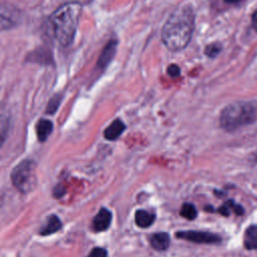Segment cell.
Listing matches in <instances>:
<instances>
[{
	"mask_svg": "<svg viewBox=\"0 0 257 257\" xmlns=\"http://www.w3.org/2000/svg\"><path fill=\"white\" fill-rule=\"evenodd\" d=\"M195 27V13L191 5H180L167 19L162 30V40L172 51H180L191 41Z\"/></svg>",
	"mask_w": 257,
	"mask_h": 257,
	"instance_id": "1",
	"label": "cell"
},
{
	"mask_svg": "<svg viewBox=\"0 0 257 257\" xmlns=\"http://www.w3.org/2000/svg\"><path fill=\"white\" fill-rule=\"evenodd\" d=\"M82 5L78 2H68L58 7L49 17V24L57 42L68 46L74 39L79 23Z\"/></svg>",
	"mask_w": 257,
	"mask_h": 257,
	"instance_id": "2",
	"label": "cell"
},
{
	"mask_svg": "<svg viewBox=\"0 0 257 257\" xmlns=\"http://www.w3.org/2000/svg\"><path fill=\"white\" fill-rule=\"evenodd\" d=\"M257 118V101H234L226 105L220 113V125L227 132H233L252 123Z\"/></svg>",
	"mask_w": 257,
	"mask_h": 257,
	"instance_id": "3",
	"label": "cell"
},
{
	"mask_svg": "<svg viewBox=\"0 0 257 257\" xmlns=\"http://www.w3.org/2000/svg\"><path fill=\"white\" fill-rule=\"evenodd\" d=\"M13 186L21 193L31 192L36 184L35 165L30 160H23L16 165L11 172Z\"/></svg>",
	"mask_w": 257,
	"mask_h": 257,
	"instance_id": "4",
	"label": "cell"
},
{
	"mask_svg": "<svg viewBox=\"0 0 257 257\" xmlns=\"http://www.w3.org/2000/svg\"><path fill=\"white\" fill-rule=\"evenodd\" d=\"M176 238L187 240L193 243L198 244H217L221 242V237L217 234L203 231H195V230H186V231H178L175 234Z\"/></svg>",
	"mask_w": 257,
	"mask_h": 257,
	"instance_id": "5",
	"label": "cell"
},
{
	"mask_svg": "<svg viewBox=\"0 0 257 257\" xmlns=\"http://www.w3.org/2000/svg\"><path fill=\"white\" fill-rule=\"evenodd\" d=\"M112 219L111 212L106 208H101L92 220V229L94 232H102L108 229Z\"/></svg>",
	"mask_w": 257,
	"mask_h": 257,
	"instance_id": "6",
	"label": "cell"
},
{
	"mask_svg": "<svg viewBox=\"0 0 257 257\" xmlns=\"http://www.w3.org/2000/svg\"><path fill=\"white\" fill-rule=\"evenodd\" d=\"M19 18V12L16 9L2 5L1 8V27L2 29H9L10 27L14 26Z\"/></svg>",
	"mask_w": 257,
	"mask_h": 257,
	"instance_id": "7",
	"label": "cell"
},
{
	"mask_svg": "<svg viewBox=\"0 0 257 257\" xmlns=\"http://www.w3.org/2000/svg\"><path fill=\"white\" fill-rule=\"evenodd\" d=\"M116 44L117 42L115 40H110L103 48L97 62V67L104 68L113 58L115 51H116Z\"/></svg>",
	"mask_w": 257,
	"mask_h": 257,
	"instance_id": "8",
	"label": "cell"
},
{
	"mask_svg": "<svg viewBox=\"0 0 257 257\" xmlns=\"http://www.w3.org/2000/svg\"><path fill=\"white\" fill-rule=\"evenodd\" d=\"M151 246L157 251H165L170 246V236L166 232H158L150 237Z\"/></svg>",
	"mask_w": 257,
	"mask_h": 257,
	"instance_id": "9",
	"label": "cell"
},
{
	"mask_svg": "<svg viewBox=\"0 0 257 257\" xmlns=\"http://www.w3.org/2000/svg\"><path fill=\"white\" fill-rule=\"evenodd\" d=\"M125 130V125L119 118L114 119L103 132V137L108 141L116 140Z\"/></svg>",
	"mask_w": 257,
	"mask_h": 257,
	"instance_id": "10",
	"label": "cell"
},
{
	"mask_svg": "<svg viewBox=\"0 0 257 257\" xmlns=\"http://www.w3.org/2000/svg\"><path fill=\"white\" fill-rule=\"evenodd\" d=\"M62 228V222L56 215H50L47 218L44 226L39 230V234L42 236H47L58 232Z\"/></svg>",
	"mask_w": 257,
	"mask_h": 257,
	"instance_id": "11",
	"label": "cell"
},
{
	"mask_svg": "<svg viewBox=\"0 0 257 257\" xmlns=\"http://www.w3.org/2000/svg\"><path fill=\"white\" fill-rule=\"evenodd\" d=\"M53 128V124L51 120L46 118H41L37 121L36 124V135L39 142H45L49 137Z\"/></svg>",
	"mask_w": 257,
	"mask_h": 257,
	"instance_id": "12",
	"label": "cell"
},
{
	"mask_svg": "<svg viewBox=\"0 0 257 257\" xmlns=\"http://www.w3.org/2000/svg\"><path fill=\"white\" fill-rule=\"evenodd\" d=\"M155 214L148 212L146 210L140 209L135 213V221L137 226L141 228H148L155 222Z\"/></svg>",
	"mask_w": 257,
	"mask_h": 257,
	"instance_id": "13",
	"label": "cell"
},
{
	"mask_svg": "<svg viewBox=\"0 0 257 257\" xmlns=\"http://www.w3.org/2000/svg\"><path fill=\"white\" fill-rule=\"evenodd\" d=\"M244 246L248 250L257 249V225H250L245 230Z\"/></svg>",
	"mask_w": 257,
	"mask_h": 257,
	"instance_id": "14",
	"label": "cell"
},
{
	"mask_svg": "<svg viewBox=\"0 0 257 257\" xmlns=\"http://www.w3.org/2000/svg\"><path fill=\"white\" fill-rule=\"evenodd\" d=\"M180 215L188 220H194V219H196L198 212H197L196 207L193 204L185 203V204H183V206L180 210Z\"/></svg>",
	"mask_w": 257,
	"mask_h": 257,
	"instance_id": "15",
	"label": "cell"
},
{
	"mask_svg": "<svg viewBox=\"0 0 257 257\" xmlns=\"http://www.w3.org/2000/svg\"><path fill=\"white\" fill-rule=\"evenodd\" d=\"M221 49H222V46L219 43H211L206 46L205 54L209 57H215L220 53Z\"/></svg>",
	"mask_w": 257,
	"mask_h": 257,
	"instance_id": "16",
	"label": "cell"
},
{
	"mask_svg": "<svg viewBox=\"0 0 257 257\" xmlns=\"http://www.w3.org/2000/svg\"><path fill=\"white\" fill-rule=\"evenodd\" d=\"M86 257H107V251L101 247H94Z\"/></svg>",
	"mask_w": 257,
	"mask_h": 257,
	"instance_id": "17",
	"label": "cell"
},
{
	"mask_svg": "<svg viewBox=\"0 0 257 257\" xmlns=\"http://www.w3.org/2000/svg\"><path fill=\"white\" fill-rule=\"evenodd\" d=\"M60 102V97L58 96H55L54 98H52L49 102V104L47 105V112H50V113H53L56 109H57V106Z\"/></svg>",
	"mask_w": 257,
	"mask_h": 257,
	"instance_id": "18",
	"label": "cell"
},
{
	"mask_svg": "<svg viewBox=\"0 0 257 257\" xmlns=\"http://www.w3.org/2000/svg\"><path fill=\"white\" fill-rule=\"evenodd\" d=\"M168 73L172 76V77H178L181 73V69L177 64H170L168 66Z\"/></svg>",
	"mask_w": 257,
	"mask_h": 257,
	"instance_id": "19",
	"label": "cell"
},
{
	"mask_svg": "<svg viewBox=\"0 0 257 257\" xmlns=\"http://www.w3.org/2000/svg\"><path fill=\"white\" fill-rule=\"evenodd\" d=\"M65 194V189L61 186V185H57L54 189H53V197L54 198H61L63 195Z\"/></svg>",
	"mask_w": 257,
	"mask_h": 257,
	"instance_id": "20",
	"label": "cell"
},
{
	"mask_svg": "<svg viewBox=\"0 0 257 257\" xmlns=\"http://www.w3.org/2000/svg\"><path fill=\"white\" fill-rule=\"evenodd\" d=\"M251 19H252V26L257 31V10L252 14Z\"/></svg>",
	"mask_w": 257,
	"mask_h": 257,
	"instance_id": "21",
	"label": "cell"
},
{
	"mask_svg": "<svg viewBox=\"0 0 257 257\" xmlns=\"http://www.w3.org/2000/svg\"><path fill=\"white\" fill-rule=\"evenodd\" d=\"M227 3H239V2H241V1H243V0H225Z\"/></svg>",
	"mask_w": 257,
	"mask_h": 257,
	"instance_id": "22",
	"label": "cell"
}]
</instances>
